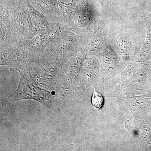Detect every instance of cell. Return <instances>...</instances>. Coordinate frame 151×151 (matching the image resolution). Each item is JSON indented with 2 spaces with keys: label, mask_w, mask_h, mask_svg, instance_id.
Returning <instances> with one entry per match:
<instances>
[{
  "label": "cell",
  "mask_w": 151,
  "mask_h": 151,
  "mask_svg": "<svg viewBox=\"0 0 151 151\" xmlns=\"http://www.w3.org/2000/svg\"><path fill=\"white\" fill-rule=\"evenodd\" d=\"M146 26L147 34L140 53L150 55L151 54V14L147 17Z\"/></svg>",
  "instance_id": "cell-1"
},
{
  "label": "cell",
  "mask_w": 151,
  "mask_h": 151,
  "mask_svg": "<svg viewBox=\"0 0 151 151\" xmlns=\"http://www.w3.org/2000/svg\"><path fill=\"white\" fill-rule=\"evenodd\" d=\"M92 103L95 108L100 109L104 104V99L100 93L94 90L92 98Z\"/></svg>",
  "instance_id": "cell-2"
}]
</instances>
